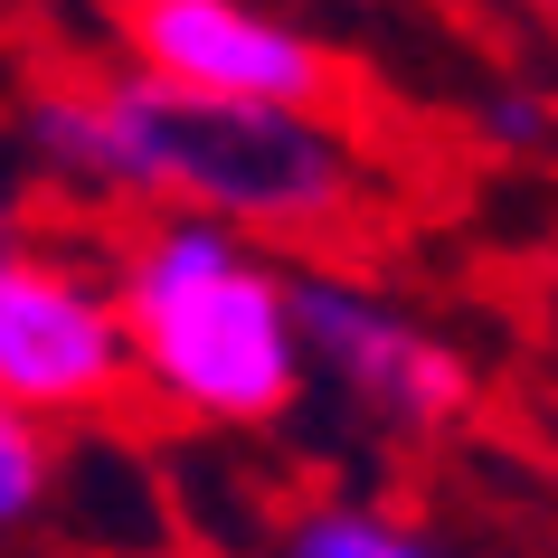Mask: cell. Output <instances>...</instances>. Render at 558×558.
<instances>
[{
	"label": "cell",
	"mask_w": 558,
	"mask_h": 558,
	"mask_svg": "<svg viewBox=\"0 0 558 558\" xmlns=\"http://www.w3.org/2000/svg\"><path fill=\"white\" fill-rule=\"evenodd\" d=\"M29 143L66 190L151 199L161 218H208L228 236H351L369 208L360 151L323 114L180 95L151 76L48 86L29 105Z\"/></svg>",
	"instance_id": "cell-1"
},
{
	"label": "cell",
	"mask_w": 558,
	"mask_h": 558,
	"mask_svg": "<svg viewBox=\"0 0 558 558\" xmlns=\"http://www.w3.org/2000/svg\"><path fill=\"white\" fill-rule=\"evenodd\" d=\"M123 360L208 426H275L303 398L284 275L208 218H151L114 284Z\"/></svg>",
	"instance_id": "cell-2"
},
{
	"label": "cell",
	"mask_w": 558,
	"mask_h": 558,
	"mask_svg": "<svg viewBox=\"0 0 558 558\" xmlns=\"http://www.w3.org/2000/svg\"><path fill=\"white\" fill-rule=\"evenodd\" d=\"M284 331H294L303 379H331L369 426H388V436H445V426H464V408H473L464 351L436 341V331L416 323V313H398L388 294L331 275V265L284 275Z\"/></svg>",
	"instance_id": "cell-3"
},
{
	"label": "cell",
	"mask_w": 558,
	"mask_h": 558,
	"mask_svg": "<svg viewBox=\"0 0 558 558\" xmlns=\"http://www.w3.org/2000/svg\"><path fill=\"white\" fill-rule=\"evenodd\" d=\"M123 379H133V360H123L114 294L66 256H38L10 236L0 246V408H20L29 426L86 416Z\"/></svg>",
	"instance_id": "cell-4"
},
{
	"label": "cell",
	"mask_w": 558,
	"mask_h": 558,
	"mask_svg": "<svg viewBox=\"0 0 558 558\" xmlns=\"http://www.w3.org/2000/svg\"><path fill=\"white\" fill-rule=\"evenodd\" d=\"M114 20L133 38V76L151 86L284 105V114H323L331 95V58L256 0H114Z\"/></svg>",
	"instance_id": "cell-5"
},
{
	"label": "cell",
	"mask_w": 558,
	"mask_h": 558,
	"mask_svg": "<svg viewBox=\"0 0 558 558\" xmlns=\"http://www.w3.org/2000/svg\"><path fill=\"white\" fill-rule=\"evenodd\" d=\"M284 558H445V549L416 539L408 521H379V511H303Z\"/></svg>",
	"instance_id": "cell-6"
},
{
	"label": "cell",
	"mask_w": 558,
	"mask_h": 558,
	"mask_svg": "<svg viewBox=\"0 0 558 558\" xmlns=\"http://www.w3.org/2000/svg\"><path fill=\"white\" fill-rule=\"evenodd\" d=\"M38 493H48V436H38L20 408H0V530L29 521Z\"/></svg>",
	"instance_id": "cell-7"
},
{
	"label": "cell",
	"mask_w": 558,
	"mask_h": 558,
	"mask_svg": "<svg viewBox=\"0 0 558 558\" xmlns=\"http://www.w3.org/2000/svg\"><path fill=\"white\" fill-rule=\"evenodd\" d=\"M493 133H521V143H530V133H539V95H501V105H493Z\"/></svg>",
	"instance_id": "cell-8"
},
{
	"label": "cell",
	"mask_w": 558,
	"mask_h": 558,
	"mask_svg": "<svg viewBox=\"0 0 558 558\" xmlns=\"http://www.w3.org/2000/svg\"><path fill=\"white\" fill-rule=\"evenodd\" d=\"M0 246H10V199H0Z\"/></svg>",
	"instance_id": "cell-9"
},
{
	"label": "cell",
	"mask_w": 558,
	"mask_h": 558,
	"mask_svg": "<svg viewBox=\"0 0 558 558\" xmlns=\"http://www.w3.org/2000/svg\"><path fill=\"white\" fill-rule=\"evenodd\" d=\"M539 10H549V0H539Z\"/></svg>",
	"instance_id": "cell-10"
}]
</instances>
